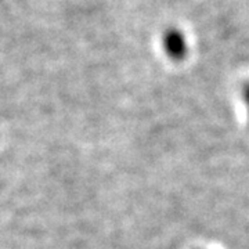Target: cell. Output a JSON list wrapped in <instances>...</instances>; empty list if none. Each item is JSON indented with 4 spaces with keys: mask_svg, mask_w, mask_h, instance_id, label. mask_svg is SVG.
Here are the masks:
<instances>
[{
    "mask_svg": "<svg viewBox=\"0 0 249 249\" xmlns=\"http://www.w3.org/2000/svg\"><path fill=\"white\" fill-rule=\"evenodd\" d=\"M166 49H168L170 55L181 57V54H184V49H186L183 37L178 35V32H173V34L168 35V37H166Z\"/></svg>",
    "mask_w": 249,
    "mask_h": 249,
    "instance_id": "1",
    "label": "cell"
}]
</instances>
